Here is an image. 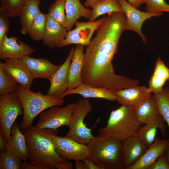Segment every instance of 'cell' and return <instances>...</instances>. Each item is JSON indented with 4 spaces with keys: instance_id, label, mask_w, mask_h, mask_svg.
Returning a JSON list of instances; mask_svg holds the SVG:
<instances>
[{
    "instance_id": "6da1fadb",
    "label": "cell",
    "mask_w": 169,
    "mask_h": 169,
    "mask_svg": "<svg viewBox=\"0 0 169 169\" xmlns=\"http://www.w3.org/2000/svg\"><path fill=\"white\" fill-rule=\"evenodd\" d=\"M57 129H40L31 125L23 131L30 163L41 169H72L71 162L59 157L55 148L53 137Z\"/></svg>"
},
{
    "instance_id": "7a4b0ae2",
    "label": "cell",
    "mask_w": 169,
    "mask_h": 169,
    "mask_svg": "<svg viewBox=\"0 0 169 169\" xmlns=\"http://www.w3.org/2000/svg\"><path fill=\"white\" fill-rule=\"evenodd\" d=\"M16 93L23 107V119L20 125L23 131L33 125L39 114L51 107L61 106L65 102L64 98L44 95L40 91L34 92L19 84Z\"/></svg>"
},
{
    "instance_id": "3957f363",
    "label": "cell",
    "mask_w": 169,
    "mask_h": 169,
    "mask_svg": "<svg viewBox=\"0 0 169 169\" xmlns=\"http://www.w3.org/2000/svg\"><path fill=\"white\" fill-rule=\"evenodd\" d=\"M141 125L136 119L135 109L121 105L111 112L106 125L99 130V136L122 141L138 136Z\"/></svg>"
},
{
    "instance_id": "277c9868",
    "label": "cell",
    "mask_w": 169,
    "mask_h": 169,
    "mask_svg": "<svg viewBox=\"0 0 169 169\" xmlns=\"http://www.w3.org/2000/svg\"><path fill=\"white\" fill-rule=\"evenodd\" d=\"M121 143L109 137L95 136L87 144L89 158L101 169H123Z\"/></svg>"
},
{
    "instance_id": "5b68a950",
    "label": "cell",
    "mask_w": 169,
    "mask_h": 169,
    "mask_svg": "<svg viewBox=\"0 0 169 169\" xmlns=\"http://www.w3.org/2000/svg\"><path fill=\"white\" fill-rule=\"evenodd\" d=\"M93 110L90 101L87 98L81 99L75 103L69 131L65 136L77 142L87 145L95 137L92 134V128L88 127L84 123L86 116Z\"/></svg>"
},
{
    "instance_id": "8992f818",
    "label": "cell",
    "mask_w": 169,
    "mask_h": 169,
    "mask_svg": "<svg viewBox=\"0 0 169 169\" xmlns=\"http://www.w3.org/2000/svg\"><path fill=\"white\" fill-rule=\"evenodd\" d=\"M23 115V106L16 92L0 96V132L7 142L16 119Z\"/></svg>"
},
{
    "instance_id": "52a82bcc",
    "label": "cell",
    "mask_w": 169,
    "mask_h": 169,
    "mask_svg": "<svg viewBox=\"0 0 169 169\" xmlns=\"http://www.w3.org/2000/svg\"><path fill=\"white\" fill-rule=\"evenodd\" d=\"M61 106H53L47 110L41 112L35 126L40 129L55 130L62 126H68L75 106V103Z\"/></svg>"
},
{
    "instance_id": "ba28073f",
    "label": "cell",
    "mask_w": 169,
    "mask_h": 169,
    "mask_svg": "<svg viewBox=\"0 0 169 169\" xmlns=\"http://www.w3.org/2000/svg\"><path fill=\"white\" fill-rule=\"evenodd\" d=\"M53 140L56 151L59 156L67 161H84L89 158L87 145L79 143L69 137L54 136Z\"/></svg>"
},
{
    "instance_id": "9c48e42d",
    "label": "cell",
    "mask_w": 169,
    "mask_h": 169,
    "mask_svg": "<svg viewBox=\"0 0 169 169\" xmlns=\"http://www.w3.org/2000/svg\"><path fill=\"white\" fill-rule=\"evenodd\" d=\"M103 19L102 18L96 21L87 22L77 21L74 24L76 28L67 32L65 39L58 48L74 44L87 46L91 42L93 33L99 27Z\"/></svg>"
},
{
    "instance_id": "30bf717a",
    "label": "cell",
    "mask_w": 169,
    "mask_h": 169,
    "mask_svg": "<svg viewBox=\"0 0 169 169\" xmlns=\"http://www.w3.org/2000/svg\"><path fill=\"white\" fill-rule=\"evenodd\" d=\"M118 0L126 17L125 30H131L136 32L146 44V38L141 31L143 23L147 19L152 17L160 16L162 13L142 12L131 5L126 0Z\"/></svg>"
},
{
    "instance_id": "8fae6325",
    "label": "cell",
    "mask_w": 169,
    "mask_h": 169,
    "mask_svg": "<svg viewBox=\"0 0 169 169\" xmlns=\"http://www.w3.org/2000/svg\"><path fill=\"white\" fill-rule=\"evenodd\" d=\"M149 147L138 136L130 137L121 143L123 169H129L142 156Z\"/></svg>"
},
{
    "instance_id": "7c38bea8",
    "label": "cell",
    "mask_w": 169,
    "mask_h": 169,
    "mask_svg": "<svg viewBox=\"0 0 169 169\" xmlns=\"http://www.w3.org/2000/svg\"><path fill=\"white\" fill-rule=\"evenodd\" d=\"M0 65L12 79L24 87L30 89L34 79L27 67L21 59H7Z\"/></svg>"
},
{
    "instance_id": "4fadbf2b",
    "label": "cell",
    "mask_w": 169,
    "mask_h": 169,
    "mask_svg": "<svg viewBox=\"0 0 169 169\" xmlns=\"http://www.w3.org/2000/svg\"><path fill=\"white\" fill-rule=\"evenodd\" d=\"M17 36L8 37L6 35L0 42V59H21L34 52V49Z\"/></svg>"
},
{
    "instance_id": "5bb4252c",
    "label": "cell",
    "mask_w": 169,
    "mask_h": 169,
    "mask_svg": "<svg viewBox=\"0 0 169 169\" xmlns=\"http://www.w3.org/2000/svg\"><path fill=\"white\" fill-rule=\"evenodd\" d=\"M74 50V48L71 49L65 61L52 76L47 95L62 98L67 90L69 69Z\"/></svg>"
},
{
    "instance_id": "9a60e30c",
    "label": "cell",
    "mask_w": 169,
    "mask_h": 169,
    "mask_svg": "<svg viewBox=\"0 0 169 169\" xmlns=\"http://www.w3.org/2000/svg\"><path fill=\"white\" fill-rule=\"evenodd\" d=\"M136 120L141 124L158 122L165 124L153 95H151L135 109Z\"/></svg>"
},
{
    "instance_id": "2e32d148",
    "label": "cell",
    "mask_w": 169,
    "mask_h": 169,
    "mask_svg": "<svg viewBox=\"0 0 169 169\" xmlns=\"http://www.w3.org/2000/svg\"><path fill=\"white\" fill-rule=\"evenodd\" d=\"M116 100L121 105L135 109L151 94L148 87L136 86L115 91Z\"/></svg>"
},
{
    "instance_id": "e0dca14e",
    "label": "cell",
    "mask_w": 169,
    "mask_h": 169,
    "mask_svg": "<svg viewBox=\"0 0 169 169\" xmlns=\"http://www.w3.org/2000/svg\"><path fill=\"white\" fill-rule=\"evenodd\" d=\"M21 59L34 79L42 78L50 81L60 66L53 64L46 59L33 58L28 56Z\"/></svg>"
},
{
    "instance_id": "ac0fdd59",
    "label": "cell",
    "mask_w": 169,
    "mask_h": 169,
    "mask_svg": "<svg viewBox=\"0 0 169 169\" xmlns=\"http://www.w3.org/2000/svg\"><path fill=\"white\" fill-rule=\"evenodd\" d=\"M169 146V139H161L156 136L153 143L148 148L141 158L129 169H149Z\"/></svg>"
},
{
    "instance_id": "d6986e66",
    "label": "cell",
    "mask_w": 169,
    "mask_h": 169,
    "mask_svg": "<svg viewBox=\"0 0 169 169\" xmlns=\"http://www.w3.org/2000/svg\"><path fill=\"white\" fill-rule=\"evenodd\" d=\"M67 32L65 27L47 14L45 29L42 41L45 46L50 48H58L65 39Z\"/></svg>"
},
{
    "instance_id": "ffe728a7",
    "label": "cell",
    "mask_w": 169,
    "mask_h": 169,
    "mask_svg": "<svg viewBox=\"0 0 169 169\" xmlns=\"http://www.w3.org/2000/svg\"><path fill=\"white\" fill-rule=\"evenodd\" d=\"M84 45L77 44L74 50L70 65L67 90L77 87L83 84L81 73L83 68Z\"/></svg>"
},
{
    "instance_id": "44dd1931",
    "label": "cell",
    "mask_w": 169,
    "mask_h": 169,
    "mask_svg": "<svg viewBox=\"0 0 169 169\" xmlns=\"http://www.w3.org/2000/svg\"><path fill=\"white\" fill-rule=\"evenodd\" d=\"M72 94H79L84 98H96L114 101L116 96L115 91L104 88L92 87L83 83L78 87L71 90H67L62 96Z\"/></svg>"
},
{
    "instance_id": "7402d4cb",
    "label": "cell",
    "mask_w": 169,
    "mask_h": 169,
    "mask_svg": "<svg viewBox=\"0 0 169 169\" xmlns=\"http://www.w3.org/2000/svg\"><path fill=\"white\" fill-rule=\"evenodd\" d=\"M10 136L7 142V149L22 161L28 160V153L25 137L18 124L14 123Z\"/></svg>"
},
{
    "instance_id": "603a6c76",
    "label": "cell",
    "mask_w": 169,
    "mask_h": 169,
    "mask_svg": "<svg viewBox=\"0 0 169 169\" xmlns=\"http://www.w3.org/2000/svg\"><path fill=\"white\" fill-rule=\"evenodd\" d=\"M66 16L65 28L68 31L71 30L73 25L80 17L90 19L92 10L87 8L79 0H65Z\"/></svg>"
},
{
    "instance_id": "cb8c5ba5",
    "label": "cell",
    "mask_w": 169,
    "mask_h": 169,
    "mask_svg": "<svg viewBox=\"0 0 169 169\" xmlns=\"http://www.w3.org/2000/svg\"><path fill=\"white\" fill-rule=\"evenodd\" d=\"M169 79V68L159 58L156 60L152 76L149 81L148 88L153 94L161 92L166 80Z\"/></svg>"
},
{
    "instance_id": "d4e9b609",
    "label": "cell",
    "mask_w": 169,
    "mask_h": 169,
    "mask_svg": "<svg viewBox=\"0 0 169 169\" xmlns=\"http://www.w3.org/2000/svg\"><path fill=\"white\" fill-rule=\"evenodd\" d=\"M40 0H33L28 2L24 6L21 13L20 22V32L23 35L27 34L32 23L41 12L39 5Z\"/></svg>"
},
{
    "instance_id": "484cf974",
    "label": "cell",
    "mask_w": 169,
    "mask_h": 169,
    "mask_svg": "<svg viewBox=\"0 0 169 169\" xmlns=\"http://www.w3.org/2000/svg\"><path fill=\"white\" fill-rule=\"evenodd\" d=\"M159 128L162 136L166 137V125L158 122L145 124L140 128L138 135L144 142L149 147L154 141L157 129Z\"/></svg>"
},
{
    "instance_id": "4316f807",
    "label": "cell",
    "mask_w": 169,
    "mask_h": 169,
    "mask_svg": "<svg viewBox=\"0 0 169 169\" xmlns=\"http://www.w3.org/2000/svg\"><path fill=\"white\" fill-rule=\"evenodd\" d=\"M90 21H94L99 16L106 13L123 11L118 0H101L93 5Z\"/></svg>"
},
{
    "instance_id": "83f0119b",
    "label": "cell",
    "mask_w": 169,
    "mask_h": 169,
    "mask_svg": "<svg viewBox=\"0 0 169 169\" xmlns=\"http://www.w3.org/2000/svg\"><path fill=\"white\" fill-rule=\"evenodd\" d=\"M31 0H0V11L9 17L19 16L24 6Z\"/></svg>"
},
{
    "instance_id": "f1b7e54d",
    "label": "cell",
    "mask_w": 169,
    "mask_h": 169,
    "mask_svg": "<svg viewBox=\"0 0 169 169\" xmlns=\"http://www.w3.org/2000/svg\"><path fill=\"white\" fill-rule=\"evenodd\" d=\"M47 14L41 12L35 18L28 32L30 37L34 41L42 40L44 36Z\"/></svg>"
},
{
    "instance_id": "f546056e",
    "label": "cell",
    "mask_w": 169,
    "mask_h": 169,
    "mask_svg": "<svg viewBox=\"0 0 169 169\" xmlns=\"http://www.w3.org/2000/svg\"><path fill=\"white\" fill-rule=\"evenodd\" d=\"M65 12V0H56L49 8L47 14L53 20L65 28L66 16Z\"/></svg>"
},
{
    "instance_id": "4dcf8cb0",
    "label": "cell",
    "mask_w": 169,
    "mask_h": 169,
    "mask_svg": "<svg viewBox=\"0 0 169 169\" xmlns=\"http://www.w3.org/2000/svg\"><path fill=\"white\" fill-rule=\"evenodd\" d=\"M156 100L160 113L169 129V94L168 89L163 88L162 91L153 94Z\"/></svg>"
},
{
    "instance_id": "1f68e13d",
    "label": "cell",
    "mask_w": 169,
    "mask_h": 169,
    "mask_svg": "<svg viewBox=\"0 0 169 169\" xmlns=\"http://www.w3.org/2000/svg\"><path fill=\"white\" fill-rule=\"evenodd\" d=\"M22 161L8 150L0 152V169H21Z\"/></svg>"
},
{
    "instance_id": "d6a6232c",
    "label": "cell",
    "mask_w": 169,
    "mask_h": 169,
    "mask_svg": "<svg viewBox=\"0 0 169 169\" xmlns=\"http://www.w3.org/2000/svg\"><path fill=\"white\" fill-rule=\"evenodd\" d=\"M18 85L5 73L0 65V96L16 92Z\"/></svg>"
},
{
    "instance_id": "836d02e7",
    "label": "cell",
    "mask_w": 169,
    "mask_h": 169,
    "mask_svg": "<svg viewBox=\"0 0 169 169\" xmlns=\"http://www.w3.org/2000/svg\"><path fill=\"white\" fill-rule=\"evenodd\" d=\"M144 2L146 5V11L147 12H169V4L167 3L165 0H144Z\"/></svg>"
},
{
    "instance_id": "e575fe53",
    "label": "cell",
    "mask_w": 169,
    "mask_h": 169,
    "mask_svg": "<svg viewBox=\"0 0 169 169\" xmlns=\"http://www.w3.org/2000/svg\"><path fill=\"white\" fill-rule=\"evenodd\" d=\"M9 17L0 11V42L2 41L9 29Z\"/></svg>"
},
{
    "instance_id": "d590c367",
    "label": "cell",
    "mask_w": 169,
    "mask_h": 169,
    "mask_svg": "<svg viewBox=\"0 0 169 169\" xmlns=\"http://www.w3.org/2000/svg\"><path fill=\"white\" fill-rule=\"evenodd\" d=\"M149 169H169V164L165 153L160 156Z\"/></svg>"
},
{
    "instance_id": "8d00e7d4",
    "label": "cell",
    "mask_w": 169,
    "mask_h": 169,
    "mask_svg": "<svg viewBox=\"0 0 169 169\" xmlns=\"http://www.w3.org/2000/svg\"><path fill=\"white\" fill-rule=\"evenodd\" d=\"M84 161L87 166L88 169H101L99 166L89 158L86 159Z\"/></svg>"
},
{
    "instance_id": "74e56055",
    "label": "cell",
    "mask_w": 169,
    "mask_h": 169,
    "mask_svg": "<svg viewBox=\"0 0 169 169\" xmlns=\"http://www.w3.org/2000/svg\"><path fill=\"white\" fill-rule=\"evenodd\" d=\"M21 169H41V168L38 166L26 161L22 162L21 166Z\"/></svg>"
},
{
    "instance_id": "f35d334b",
    "label": "cell",
    "mask_w": 169,
    "mask_h": 169,
    "mask_svg": "<svg viewBox=\"0 0 169 169\" xmlns=\"http://www.w3.org/2000/svg\"><path fill=\"white\" fill-rule=\"evenodd\" d=\"M74 167L76 169H88L85 163L83 161H74Z\"/></svg>"
},
{
    "instance_id": "ab89813d",
    "label": "cell",
    "mask_w": 169,
    "mask_h": 169,
    "mask_svg": "<svg viewBox=\"0 0 169 169\" xmlns=\"http://www.w3.org/2000/svg\"><path fill=\"white\" fill-rule=\"evenodd\" d=\"M7 142L3 138L2 134L0 132V152H3L7 149Z\"/></svg>"
},
{
    "instance_id": "60d3db41",
    "label": "cell",
    "mask_w": 169,
    "mask_h": 169,
    "mask_svg": "<svg viewBox=\"0 0 169 169\" xmlns=\"http://www.w3.org/2000/svg\"><path fill=\"white\" fill-rule=\"evenodd\" d=\"M128 3L132 6L137 8L141 5L145 3L144 0H128Z\"/></svg>"
},
{
    "instance_id": "b9f144b4",
    "label": "cell",
    "mask_w": 169,
    "mask_h": 169,
    "mask_svg": "<svg viewBox=\"0 0 169 169\" xmlns=\"http://www.w3.org/2000/svg\"><path fill=\"white\" fill-rule=\"evenodd\" d=\"M101 0H86L84 3V6L86 7H91L93 5Z\"/></svg>"
},
{
    "instance_id": "7bdbcfd3",
    "label": "cell",
    "mask_w": 169,
    "mask_h": 169,
    "mask_svg": "<svg viewBox=\"0 0 169 169\" xmlns=\"http://www.w3.org/2000/svg\"><path fill=\"white\" fill-rule=\"evenodd\" d=\"M164 153L166 156L168 163L169 164V146L166 150Z\"/></svg>"
},
{
    "instance_id": "ee69618b",
    "label": "cell",
    "mask_w": 169,
    "mask_h": 169,
    "mask_svg": "<svg viewBox=\"0 0 169 169\" xmlns=\"http://www.w3.org/2000/svg\"><path fill=\"white\" fill-rule=\"evenodd\" d=\"M168 80H169V79H168ZM168 93H169V86L168 88Z\"/></svg>"
}]
</instances>
